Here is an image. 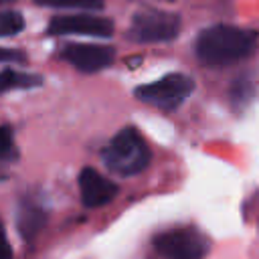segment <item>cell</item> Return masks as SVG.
Segmentation results:
<instances>
[{
	"label": "cell",
	"instance_id": "obj_1",
	"mask_svg": "<svg viewBox=\"0 0 259 259\" xmlns=\"http://www.w3.org/2000/svg\"><path fill=\"white\" fill-rule=\"evenodd\" d=\"M257 32L251 28L214 24L196 36L194 53L206 67H225L251 57L257 49Z\"/></svg>",
	"mask_w": 259,
	"mask_h": 259
},
{
	"label": "cell",
	"instance_id": "obj_2",
	"mask_svg": "<svg viewBox=\"0 0 259 259\" xmlns=\"http://www.w3.org/2000/svg\"><path fill=\"white\" fill-rule=\"evenodd\" d=\"M101 160L113 174L134 176L148 168L152 152L136 127H123L107 142L101 152Z\"/></svg>",
	"mask_w": 259,
	"mask_h": 259
},
{
	"label": "cell",
	"instance_id": "obj_3",
	"mask_svg": "<svg viewBox=\"0 0 259 259\" xmlns=\"http://www.w3.org/2000/svg\"><path fill=\"white\" fill-rule=\"evenodd\" d=\"M192 89H194V81L188 75L170 73L156 79L154 83L140 85L136 89V97L162 111H174L188 99Z\"/></svg>",
	"mask_w": 259,
	"mask_h": 259
},
{
	"label": "cell",
	"instance_id": "obj_4",
	"mask_svg": "<svg viewBox=\"0 0 259 259\" xmlns=\"http://www.w3.org/2000/svg\"><path fill=\"white\" fill-rule=\"evenodd\" d=\"M180 24V16L174 12L146 8L134 14L127 36L136 42H166L178 36Z\"/></svg>",
	"mask_w": 259,
	"mask_h": 259
},
{
	"label": "cell",
	"instance_id": "obj_5",
	"mask_svg": "<svg viewBox=\"0 0 259 259\" xmlns=\"http://www.w3.org/2000/svg\"><path fill=\"white\" fill-rule=\"evenodd\" d=\"M156 249L166 259H204L210 243L194 227H176L154 239Z\"/></svg>",
	"mask_w": 259,
	"mask_h": 259
},
{
	"label": "cell",
	"instance_id": "obj_6",
	"mask_svg": "<svg viewBox=\"0 0 259 259\" xmlns=\"http://www.w3.org/2000/svg\"><path fill=\"white\" fill-rule=\"evenodd\" d=\"M47 34L65 36V34H79V36H101L107 38L113 34V22L103 16L91 14H71V16H55L49 26Z\"/></svg>",
	"mask_w": 259,
	"mask_h": 259
},
{
	"label": "cell",
	"instance_id": "obj_7",
	"mask_svg": "<svg viewBox=\"0 0 259 259\" xmlns=\"http://www.w3.org/2000/svg\"><path fill=\"white\" fill-rule=\"evenodd\" d=\"M63 59L71 63L75 69L83 73H95L103 71L113 63V49L105 45H87V42H71L63 47Z\"/></svg>",
	"mask_w": 259,
	"mask_h": 259
},
{
	"label": "cell",
	"instance_id": "obj_8",
	"mask_svg": "<svg viewBox=\"0 0 259 259\" xmlns=\"http://www.w3.org/2000/svg\"><path fill=\"white\" fill-rule=\"evenodd\" d=\"M79 190L83 204L89 208L103 206L117 194V186L95 168H83L79 172Z\"/></svg>",
	"mask_w": 259,
	"mask_h": 259
},
{
	"label": "cell",
	"instance_id": "obj_9",
	"mask_svg": "<svg viewBox=\"0 0 259 259\" xmlns=\"http://www.w3.org/2000/svg\"><path fill=\"white\" fill-rule=\"evenodd\" d=\"M47 221V212L32 200H22L18 208V229L24 237H32L40 231Z\"/></svg>",
	"mask_w": 259,
	"mask_h": 259
},
{
	"label": "cell",
	"instance_id": "obj_10",
	"mask_svg": "<svg viewBox=\"0 0 259 259\" xmlns=\"http://www.w3.org/2000/svg\"><path fill=\"white\" fill-rule=\"evenodd\" d=\"M40 85V77L38 75H30V73H20L14 71L10 67H4L2 71V89L10 91V89H28Z\"/></svg>",
	"mask_w": 259,
	"mask_h": 259
},
{
	"label": "cell",
	"instance_id": "obj_11",
	"mask_svg": "<svg viewBox=\"0 0 259 259\" xmlns=\"http://www.w3.org/2000/svg\"><path fill=\"white\" fill-rule=\"evenodd\" d=\"M40 6L51 8H81V10H101L103 0H34Z\"/></svg>",
	"mask_w": 259,
	"mask_h": 259
},
{
	"label": "cell",
	"instance_id": "obj_12",
	"mask_svg": "<svg viewBox=\"0 0 259 259\" xmlns=\"http://www.w3.org/2000/svg\"><path fill=\"white\" fill-rule=\"evenodd\" d=\"M24 28V18L16 10H4L0 18V32L2 36H14Z\"/></svg>",
	"mask_w": 259,
	"mask_h": 259
},
{
	"label": "cell",
	"instance_id": "obj_13",
	"mask_svg": "<svg viewBox=\"0 0 259 259\" xmlns=\"http://www.w3.org/2000/svg\"><path fill=\"white\" fill-rule=\"evenodd\" d=\"M14 156V148H12V134H10V127L4 125L2 127V160L4 164H8V160Z\"/></svg>",
	"mask_w": 259,
	"mask_h": 259
}]
</instances>
